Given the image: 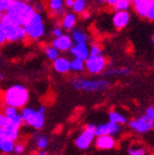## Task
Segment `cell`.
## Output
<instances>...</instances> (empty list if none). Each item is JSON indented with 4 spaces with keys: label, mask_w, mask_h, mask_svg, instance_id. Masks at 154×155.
<instances>
[{
    "label": "cell",
    "mask_w": 154,
    "mask_h": 155,
    "mask_svg": "<svg viewBox=\"0 0 154 155\" xmlns=\"http://www.w3.org/2000/svg\"><path fill=\"white\" fill-rule=\"evenodd\" d=\"M108 119H109L110 122L117 123V124H121V125L126 124V123L128 122L127 117L117 110H110L109 112H108Z\"/></svg>",
    "instance_id": "23"
},
{
    "label": "cell",
    "mask_w": 154,
    "mask_h": 155,
    "mask_svg": "<svg viewBox=\"0 0 154 155\" xmlns=\"http://www.w3.org/2000/svg\"><path fill=\"white\" fill-rule=\"evenodd\" d=\"M152 155H154V151H153V152H152Z\"/></svg>",
    "instance_id": "47"
},
{
    "label": "cell",
    "mask_w": 154,
    "mask_h": 155,
    "mask_svg": "<svg viewBox=\"0 0 154 155\" xmlns=\"http://www.w3.org/2000/svg\"><path fill=\"white\" fill-rule=\"evenodd\" d=\"M2 114H5V116H6L10 121L15 122V123H19V124L22 125V120H21V114H20L19 109L13 108V107H10V106H6V107L3 108Z\"/></svg>",
    "instance_id": "20"
},
{
    "label": "cell",
    "mask_w": 154,
    "mask_h": 155,
    "mask_svg": "<svg viewBox=\"0 0 154 155\" xmlns=\"http://www.w3.org/2000/svg\"><path fill=\"white\" fill-rule=\"evenodd\" d=\"M72 11L75 12L76 15H80L88 9V1L87 0H74L73 6H72Z\"/></svg>",
    "instance_id": "24"
},
{
    "label": "cell",
    "mask_w": 154,
    "mask_h": 155,
    "mask_svg": "<svg viewBox=\"0 0 154 155\" xmlns=\"http://www.w3.org/2000/svg\"><path fill=\"white\" fill-rule=\"evenodd\" d=\"M152 45H153V48H154V34L152 35Z\"/></svg>",
    "instance_id": "45"
},
{
    "label": "cell",
    "mask_w": 154,
    "mask_h": 155,
    "mask_svg": "<svg viewBox=\"0 0 154 155\" xmlns=\"http://www.w3.org/2000/svg\"><path fill=\"white\" fill-rule=\"evenodd\" d=\"M104 76L107 78L109 77H127L131 74V69L129 67H109L104 71Z\"/></svg>",
    "instance_id": "18"
},
{
    "label": "cell",
    "mask_w": 154,
    "mask_h": 155,
    "mask_svg": "<svg viewBox=\"0 0 154 155\" xmlns=\"http://www.w3.org/2000/svg\"><path fill=\"white\" fill-rule=\"evenodd\" d=\"M38 109L40 111H41L42 114H45V111H46V108H45L44 106H40V107H38Z\"/></svg>",
    "instance_id": "42"
},
{
    "label": "cell",
    "mask_w": 154,
    "mask_h": 155,
    "mask_svg": "<svg viewBox=\"0 0 154 155\" xmlns=\"http://www.w3.org/2000/svg\"><path fill=\"white\" fill-rule=\"evenodd\" d=\"M43 52H44L45 57H46L49 61H51V62H53L55 58H57V57L59 56V54H61L59 50L54 48L52 44L45 45L44 48H43Z\"/></svg>",
    "instance_id": "26"
},
{
    "label": "cell",
    "mask_w": 154,
    "mask_h": 155,
    "mask_svg": "<svg viewBox=\"0 0 154 155\" xmlns=\"http://www.w3.org/2000/svg\"><path fill=\"white\" fill-rule=\"evenodd\" d=\"M95 127V124L89 123V124L86 125V128L77 135L74 141V144L77 149L82 150V151H86V150H88L92 145L96 137Z\"/></svg>",
    "instance_id": "6"
},
{
    "label": "cell",
    "mask_w": 154,
    "mask_h": 155,
    "mask_svg": "<svg viewBox=\"0 0 154 155\" xmlns=\"http://www.w3.org/2000/svg\"><path fill=\"white\" fill-rule=\"evenodd\" d=\"M71 85L75 90L83 93H100L111 87V83L107 78L75 77L71 81Z\"/></svg>",
    "instance_id": "3"
},
{
    "label": "cell",
    "mask_w": 154,
    "mask_h": 155,
    "mask_svg": "<svg viewBox=\"0 0 154 155\" xmlns=\"http://www.w3.org/2000/svg\"><path fill=\"white\" fill-rule=\"evenodd\" d=\"M11 1L12 0H0V12L5 13L7 11V9L9 8Z\"/></svg>",
    "instance_id": "34"
},
{
    "label": "cell",
    "mask_w": 154,
    "mask_h": 155,
    "mask_svg": "<svg viewBox=\"0 0 154 155\" xmlns=\"http://www.w3.org/2000/svg\"><path fill=\"white\" fill-rule=\"evenodd\" d=\"M21 120L22 124H25L28 127H31L34 130H42L45 124V117L44 114L35 108L23 107L20 109Z\"/></svg>",
    "instance_id": "5"
},
{
    "label": "cell",
    "mask_w": 154,
    "mask_h": 155,
    "mask_svg": "<svg viewBox=\"0 0 154 155\" xmlns=\"http://www.w3.org/2000/svg\"><path fill=\"white\" fill-rule=\"evenodd\" d=\"M27 38L31 41H38L45 35V22L43 15L41 12H34L32 17L27 21V23L23 25Z\"/></svg>",
    "instance_id": "4"
},
{
    "label": "cell",
    "mask_w": 154,
    "mask_h": 155,
    "mask_svg": "<svg viewBox=\"0 0 154 155\" xmlns=\"http://www.w3.org/2000/svg\"><path fill=\"white\" fill-rule=\"evenodd\" d=\"M34 12L35 10L32 3L25 2L23 0H12L9 8L3 13L0 22L24 25Z\"/></svg>",
    "instance_id": "1"
},
{
    "label": "cell",
    "mask_w": 154,
    "mask_h": 155,
    "mask_svg": "<svg viewBox=\"0 0 154 155\" xmlns=\"http://www.w3.org/2000/svg\"><path fill=\"white\" fill-rule=\"evenodd\" d=\"M3 78H5V75H3V74H1V73H0V81H2Z\"/></svg>",
    "instance_id": "44"
},
{
    "label": "cell",
    "mask_w": 154,
    "mask_h": 155,
    "mask_svg": "<svg viewBox=\"0 0 154 155\" xmlns=\"http://www.w3.org/2000/svg\"><path fill=\"white\" fill-rule=\"evenodd\" d=\"M69 32H71L69 35H71L72 40H73V43H88L89 35L87 34V32L84 29L75 27Z\"/></svg>",
    "instance_id": "19"
},
{
    "label": "cell",
    "mask_w": 154,
    "mask_h": 155,
    "mask_svg": "<svg viewBox=\"0 0 154 155\" xmlns=\"http://www.w3.org/2000/svg\"><path fill=\"white\" fill-rule=\"evenodd\" d=\"M51 44L53 45L55 48H57L59 53H66V52L69 51V48H72V45L74 43H73L71 35L68 33L64 32L62 35L57 36V38H53Z\"/></svg>",
    "instance_id": "12"
},
{
    "label": "cell",
    "mask_w": 154,
    "mask_h": 155,
    "mask_svg": "<svg viewBox=\"0 0 154 155\" xmlns=\"http://www.w3.org/2000/svg\"><path fill=\"white\" fill-rule=\"evenodd\" d=\"M23 1H25V2H29V3H33V2H35L36 0H23Z\"/></svg>",
    "instance_id": "43"
},
{
    "label": "cell",
    "mask_w": 154,
    "mask_h": 155,
    "mask_svg": "<svg viewBox=\"0 0 154 155\" xmlns=\"http://www.w3.org/2000/svg\"><path fill=\"white\" fill-rule=\"evenodd\" d=\"M68 52L73 57L85 61L89 56V45L88 43H74Z\"/></svg>",
    "instance_id": "17"
},
{
    "label": "cell",
    "mask_w": 154,
    "mask_h": 155,
    "mask_svg": "<svg viewBox=\"0 0 154 155\" xmlns=\"http://www.w3.org/2000/svg\"><path fill=\"white\" fill-rule=\"evenodd\" d=\"M117 1H118V0H98V3H100V5H107L108 7L112 8Z\"/></svg>",
    "instance_id": "36"
},
{
    "label": "cell",
    "mask_w": 154,
    "mask_h": 155,
    "mask_svg": "<svg viewBox=\"0 0 154 155\" xmlns=\"http://www.w3.org/2000/svg\"><path fill=\"white\" fill-rule=\"evenodd\" d=\"M149 1H150V0H131L132 8H133L136 15H139L140 18H143V19L145 18Z\"/></svg>",
    "instance_id": "21"
},
{
    "label": "cell",
    "mask_w": 154,
    "mask_h": 155,
    "mask_svg": "<svg viewBox=\"0 0 154 155\" xmlns=\"http://www.w3.org/2000/svg\"><path fill=\"white\" fill-rule=\"evenodd\" d=\"M150 22H153L154 21V0H150L148 5V9H146V15H145V18Z\"/></svg>",
    "instance_id": "30"
},
{
    "label": "cell",
    "mask_w": 154,
    "mask_h": 155,
    "mask_svg": "<svg viewBox=\"0 0 154 155\" xmlns=\"http://www.w3.org/2000/svg\"><path fill=\"white\" fill-rule=\"evenodd\" d=\"M52 67L57 74L66 75L71 73V60L66 56H61L59 55L57 58L52 62Z\"/></svg>",
    "instance_id": "15"
},
{
    "label": "cell",
    "mask_w": 154,
    "mask_h": 155,
    "mask_svg": "<svg viewBox=\"0 0 154 155\" xmlns=\"http://www.w3.org/2000/svg\"><path fill=\"white\" fill-rule=\"evenodd\" d=\"M132 8L131 0H118L116 5L112 7L115 11H129Z\"/></svg>",
    "instance_id": "29"
},
{
    "label": "cell",
    "mask_w": 154,
    "mask_h": 155,
    "mask_svg": "<svg viewBox=\"0 0 154 155\" xmlns=\"http://www.w3.org/2000/svg\"><path fill=\"white\" fill-rule=\"evenodd\" d=\"M146 153H148L146 147L140 143L131 144L128 147V154L129 155H146Z\"/></svg>",
    "instance_id": "28"
},
{
    "label": "cell",
    "mask_w": 154,
    "mask_h": 155,
    "mask_svg": "<svg viewBox=\"0 0 154 155\" xmlns=\"http://www.w3.org/2000/svg\"><path fill=\"white\" fill-rule=\"evenodd\" d=\"M51 33H52V36H53V38H57V36L62 35L63 33H64V30H63V28L61 27L59 24H57V25H54L52 31H51Z\"/></svg>",
    "instance_id": "33"
},
{
    "label": "cell",
    "mask_w": 154,
    "mask_h": 155,
    "mask_svg": "<svg viewBox=\"0 0 154 155\" xmlns=\"http://www.w3.org/2000/svg\"><path fill=\"white\" fill-rule=\"evenodd\" d=\"M7 42L6 34H5V31H3L2 23L0 22V45H3Z\"/></svg>",
    "instance_id": "35"
},
{
    "label": "cell",
    "mask_w": 154,
    "mask_h": 155,
    "mask_svg": "<svg viewBox=\"0 0 154 155\" xmlns=\"http://www.w3.org/2000/svg\"><path fill=\"white\" fill-rule=\"evenodd\" d=\"M131 21V13L129 11H116L112 15V24L116 30H123Z\"/></svg>",
    "instance_id": "13"
},
{
    "label": "cell",
    "mask_w": 154,
    "mask_h": 155,
    "mask_svg": "<svg viewBox=\"0 0 154 155\" xmlns=\"http://www.w3.org/2000/svg\"><path fill=\"white\" fill-rule=\"evenodd\" d=\"M2 15H3V12H0V20H1V18H2Z\"/></svg>",
    "instance_id": "46"
},
{
    "label": "cell",
    "mask_w": 154,
    "mask_h": 155,
    "mask_svg": "<svg viewBox=\"0 0 154 155\" xmlns=\"http://www.w3.org/2000/svg\"><path fill=\"white\" fill-rule=\"evenodd\" d=\"M2 28L6 34L7 42H22L28 39L23 25H18L13 23H2Z\"/></svg>",
    "instance_id": "9"
},
{
    "label": "cell",
    "mask_w": 154,
    "mask_h": 155,
    "mask_svg": "<svg viewBox=\"0 0 154 155\" xmlns=\"http://www.w3.org/2000/svg\"><path fill=\"white\" fill-rule=\"evenodd\" d=\"M95 147L100 151H110L117 146V140L112 135H96L94 141Z\"/></svg>",
    "instance_id": "11"
},
{
    "label": "cell",
    "mask_w": 154,
    "mask_h": 155,
    "mask_svg": "<svg viewBox=\"0 0 154 155\" xmlns=\"http://www.w3.org/2000/svg\"><path fill=\"white\" fill-rule=\"evenodd\" d=\"M77 22H78V15L73 11H66L61 17L59 25L63 28L64 31H71L76 27Z\"/></svg>",
    "instance_id": "16"
},
{
    "label": "cell",
    "mask_w": 154,
    "mask_h": 155,
    "mask_svg": "<svg viewBox=\"0 0 154 155\" xmlns=\"http://www.w3.org/2000/svg\"><path fill=\"white\" fill-rule=\"evenodd\" d=\"M108 66V61L102 55H89L85 60V71L90 75H100Z\"/></svg>",
    "instance_id": "8"
},
{
    "label": "cell",
    "mask_w": 154,
    "mask_h": 155,
    "mask_svg": "<svg viewBox=\"0 0 154 155\" xmlns=\"http://www.w3.org/2000/svg\"><path fill=\"white\" fill-rule=\"evenodd\" d=\"M33 8H34V10H35L36 12H43V10H44V6H43V3L42 2H34L32 5Z\"/></svg>",
    "instance_id": "37"
},
{
    "label": "cell",
    "mask_w": 154,
    "mask_h": 155,
    "mask_svg": "<svg viewBox=\"0 0 154 155\" xmlns=\"http://www.w3.org/2000/svg\"><path fill=\"white\" fill-rule=\"evenodd\" d=\"M102 54H104V48L98 43H92L89 45V55H102Z\"/></svg>",
    "instance_id": "31"
},
{
    "label": "cell",
    "mask_w": 154,
    "mask_h": 155,
    "mask_svg": "<svg viewBox=\"0 0 154 155\" xmlns=\"http://www.w3.org/2000/svg\"><path fill=\"white\" fill-rule=\"evenodd\" d=\"M80 15H82V18H83L84 20H88V19L90 18V13H89V11H85Z\"/></svg>",
    "instance_id": "40"
},
{
    "label": "cell",
    "mask_w": 154,
    "mask_h": 155,
    "mask_svg": "<svg viewBox=\"0 0 154 155\" xmlns=\"http://www.w3.org/2000/svg\"><path fill=\"white\" fill-rule=\"evenodd\" d=\"M122 132V125L121 124H117V123L113 122H106V123H101V124H98L95 127V133L96 135H116L120 134Z\"/></svg>",
    "instance_id": "10"
},
{
    "label": "cell",
    "mask_w": 154,
    "mask_h": 155,
    "mask_svg": "<svg viewBox=\"0 0 154 155\" xmlns=\"http://www.w3.org/2000/svg\"><path fill=\"white\" fill-rule=\"evenodd\" d=\"M3 102L6 106L22 109L30 100V91L27 87L21 84H15L8 87L2 95Z\"/></svg>",
    "instance_id": "2"
},
{
    "label": "cell",
    "mask_w": 154,
    "mask_h": 155,
    "mask_svg": "<svg viewBox=\"0 0 154 155\" xmlns=\"http://www.w3.org/2000/svg\"><path fill=\"white\" fill-rule=\"evenodd\" d=\"M145 114L149 116L150 118H152V119H154V106H150V107L146 108L145 109Z\"/></svg>",
    "instance_id": "38"
},
{
    "label": "cell",
    "mask_w": 154,
    "mask_h": 155,
    "mask_svg": "<svg viewBox=\"0 0 154 155\" xmlns=\"http://www.w3.org/2000/svg\"><path fill=\"white\" fill-rule=\"evenodd\" d=\"M35 155H50L49 153H46L44 150H40L38 153H35Z\"/></svg>",
    "instance_id": "41"
},
{
    "label": "cell",
    "mask_w": 154,
    "mask_h": 155,
    "mask_svg": "<svg viewBox=\"0 0 154 155\" xmlns=\"http://www.w3.org/2000/svg\"><path fill=\"white\" fill-rule=\"evenodd\" d=\"M73 1H74V0H64V3H65L66 8H69V9H71L72 6H73Z\"/></svg>",
    "instance_id": "39"
},
{
    "label": "cell",
    "mask_w": 154,
    "mask_h": 155,
    "mask_svg": "<svg viewBox=\"0 0 154 155\" xmlns=\"http://www.w3.org/2000/svg\"><path fill=\"white\" fill-rule=\"evenodd\" d=\"M49 13L54 18H61L66 12L64 0H48L46 2Z\"/></svg>",
    "instance_id": "14"
},
{
    "label": "cell",
    "mask_w": 154,
    "mask_h": 155,
    "mask_svg": "<svg viewBox=\"0 0 154 155\" xmlns=\"http://www.w3.org/2000/svg\"><path fill=\"white\" fill-rule=\"evenodd\" d=\"M15 141L7 139V137H0V152L5 155H9L13 153Z\"/></svg>",
    "instance_id": "22"
},
{
    "label": "cell",
    "mask_w": 154,
    "mask_h": 155,
    "mask_svg": "<svg viewBox=\"0 0 154 155\" xmlns=\"http://www.w3.org/2000/svg\"><path fill=\"white\" fill-rule=\"evenodd\" d=\"M84 71H85V61L73 57L71 60V72L79 74V73H83Z\"/></svg>",
    "instance_id": "27"
},
{
    "label": "cell",
    "mask_w": 154,
    "mask_h": 155,
    "mask_svg": "<svg viewBox=\"0 0 154 155\" xmlns=\"http://www.w3.org/2000/svg\"><path fill=\"white\" fill-rule=\"evenodd\" d=\"M25 151V143L22 141H15V147H13V153L17 155L23 154V152Z\"/></svg>",
    "instance_id": "32"
},
{
    "label": "cell",
    "mask_w": 154,
    "mask_h": 155,
    "mask_svg": "<svg viewBox=\"0 0 154 155\" xmlns=\"http://www.w3.org/2000/svg\"><path fill=\"white\" fill-rule=\"evenodd\" d=\"M33 140L38 150H45L49 146V139L46 135L41 134V133H34Z\"/></svg>",
    "instance_id": "25"
},
{
    "label": "cell",
    "mask_w": 154,
    "mask_h": 155,
    "mask_svg": "<svg viewBox=\"0 0 154 155\" xmlns=\"http://www.w3.org/2000/svg\"><path fill=\"white\" fill-rule=\"evenodd\" d=\"M127 123L130 130L139 134H145L154 130V119L150 118L145 114L143 116L136 117L134 119L128 121Z\"/></svg>",
    "instance_id": "7"
}]
</instances>
